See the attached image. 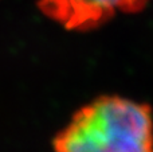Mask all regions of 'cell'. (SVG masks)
Masks as SVG:
<instances>
[{
	"mask_svg": "<svg viewBox=\"0 0 153 152\" xmlns=\"http://www.w3.org/2000/svg\"><path fill=\"white\" fill-rule=\"evenodd\" d=\"M55 152H153L149 105L102 96L85 105L54 139Z\"/></svg>",
	"mask_w": 153,
	"mask_h": 152,
	"instance_id": "1",
	"label": "cell"
},
{
	"mask_svg": "<svg viewBox=\"0 0 153 152\" xmlns=\"http://www.w3.org/2000/svg\"><path fill=\"white\" fill-rule=\"evenodd\" d=\"M148 0H39L43 13L67 30L87 31L108 22L117 11L140 12Z\"/></svg>",
	"mask_w": 153,
	"mask_h": 152,
	"instance_id": "2",
	"label": "cell"
}]
</instances>
